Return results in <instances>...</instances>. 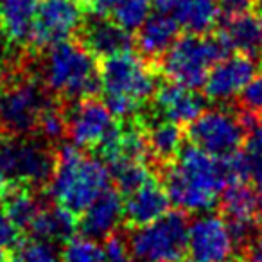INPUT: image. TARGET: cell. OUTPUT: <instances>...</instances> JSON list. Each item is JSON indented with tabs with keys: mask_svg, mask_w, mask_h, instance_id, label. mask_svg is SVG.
I'll list each match as a JSON object with an SVG mask.
<instances>
[{
	"mask_svg": "<svg viewBox=\"0 0 262 262\" xmlns=\"http://www.w3.org/2000/svg\"><path fill=\"white\" fill-rule=\"evenodd\" d=\"M250 169L243 153L214 157L201 147L182 146L176 164L164 167V187L172 205L182 212H208L217 203V194L233 182H246Z\"/></svg>",
	"mask_w": 262,
	"mask_h": 262,
	"instance_id": "obj_1",
	"label": "cell"
},
{
	"mask_svg": "<svg viewBox=\"0 0 262 262\" xmlns=\"http://www.w3.org/2000/svg\"><path fill=\"white\" fill-rule=\"evenodd\" d=\"M110 171L101 158L88 157L81 147L65 144L56 151L49 180V196L56 205L79 215L102 190L108 189Z\"/></svg>",
	"mask_w": 262,
	"mask_h": 262,
	"instance_id": "obj_2",
	"label": "cell"
},
{
	"mask_svg": "<svg viewBox=\"0 0 262 262\" xmlns=\"http://www.w3.org/2000/svg\"><path fill=\"white\" fill-rule=\"evenodd\" d=\"M40 63L43 88L63 101L76 102L101 92L97 58L77 40H63L45 49Z\"/></svg>",
	"mask_w": 262,
	"mask_h": 262,
	"instance_id": "obj_3",
	"label": "cell"
},
{
	"mask_svg": "<svg viewBox=\"0 0 262 262\" xmlns=\"http://www.w3.org/2000/svg\"><path fill=\"white\" fill-rule=\"evenodd\" d=\"M228 54L219 36L192 34L176 38L174 43L160 56V72L171 83L198 90L205 84L208 70Z\"/></svg>",
	"mask_w": 262,
	"mask_h": 262,
	"instance_id": "obj_4",
	"label": "cell"
},
{
	"mask_svg": "<svg viewBox=\"0 0 262 262\" xmlns=\"http://www.w3.org/2000/svg\"><path fill=\"white\" fill-rule=\"evenodd\" d=\"M187 228L189 219L182 210H167L147 225L133 226L126 241L131 262H183L187 257Z\"/></svg>",
	"mask_w": 262,
	"mask_h": 262,
	"instance_id": "obj_5",
	"label": "cell"
},
{
	"mask_svg": "<svg viewBox=\"0 0 262 262\" xmlns=\"http://www.w3.org/2000/svg\"><path fill=\"white\" fill-rule=\"evenodd\" d=\"M101 92L104 97H122L142 104L157 92V72L151 63L131 51L102 58L99 65Z\"/></svg>",
	"mask_w": 262,
	"mask_h": 262,
	"instance_id": "obj_6",
	"label": "cell"
},
{
	"mask_svg": "<svg viewBox=\"0 0 262 262\" xmlns=\"http://www.w3.org/2000/svg\"><path fill=\"white\" fill-rule=\"evenodd\" d=\"M56 153L47 142L15 137L0 142V171L15 183L41 187L54 171Z\"/></svg>",
	"mask_w": 262,
	"mask_h": 262,
	"instance_id": "obj_7",
	"label": "cell"
},
{
	"mask_svg": "<svg viewBox=\"0 0 262 262\" xmlns=\"http://www.w3.org/2000/svg\"><path fill=\"white\" fill-rule=\"evenodd\" d=\"M248 126L243 115L228 110H205L189 122L187 137L190 144L214 157H230L243 147Z\"/></svg>",
	"mask_w": 262,
	"mask_h": 262,
	"instance_id": "obj_8",
	"label": "cell"
},
{
	"mask_svg": "<svg viewBox=\"0 0 262 262\" xmlns=\"http://www.w3.org/2000/svg\"><path fill=\"white\" fill-rule=\"evenodd\" d=\"M49 102L41 84L31 79L13 83L0 94V127L15 137L31 135Z\"/></svg>",
	"mask_w": 262,
	"mask_h": 262,
	"instance_id": "obj_9",
	"label": "cell"
},
{
	"mask_svg": "<svg viewBox=\"0 0 262 262\" xmlns=\"http://www.w3.org/2000/svg\"><path fill=\"white\" fill-rule=\"evenodd\" d=\"M83 20L84 8L79 0H38L29 41L34 49L45 51L76 34Z\"/></svg>",
	"mask_w": 262,
	"mask_h": 262,
	"instance_id": "obj_10",
	"label": "cell"
},
{
	"mask_svg": "<svg viewBox=\"0 0 262 262\" xmlns=\"http://www.w3.org/2000/svg\"><path fill=\"white\" fill-rule=\"evenodd\" d=\"M233 237L221 215L203 212L187 228V258L190 262H221L232 255Z\"/></svg>",
	"mask_w": 262,
	"mask_h": 262,
	"instance_id": "obj_11",
	"label": "cell"
},
{
	"mask_svg": "<svg viewBox=\"0 0 262 262\" xmlns=\"http://www.w3.org/2000/svg\"><path fill=\"white\" fill-rule=\"evenodd\" d=\"M115 126V117L95 97L76 101L72 110L67 112V135L81 149H95Z\"/></svg>",
	"mask_w": 262,
	"mask_h": 262,
	"instance_id": "obj_12",
	"label": "cell"
},
{
	"mask_svg": "<svg viewBox=\"0 0 262 262\" xmlns=\"http://www.w3.org/2000/svg\"><path fill=\"white\" fill-rule=\"evenodd\" d=\"M221 214L225 217L233 243H244L258 228V217L262 215V198L257 189L246 182H233L223 189Z\"/></svg>",
	"mask_w": 262,
	"mask_h": 262,
	"instance_id": "obj_13",
	"label": "cell"
},
{
	"mask_svg": "<svg viewBox=\"0 0 262 262\" xmlns=\"http://www.w3.org/2000/svg\"><path fill=\"white\" fill-rule=\"evenodd\" d=\"M255 61L251 56L233 52L212 65L205 79V95L212 101H228L239 95L246 83L255 76Z\"/></svg>",
	"mask_w": 262,
	"mask_h": 262,
	"instance_id": "obj_14",
	"label": "cell"
},
{
	"mask_svg": "<svg viewBox=\"0 0 262 262\" xmlns=\"http://www.w3.org/2000/svg\"><path fill=\"white\" fill-rule=\"evenodd\" d=\"M76 34L79 38L77 41L86 47L95 58H106L117 52L131 51L135 45L129 31L122 29L119 24L106 16L90 15L86 22H81Z\"/></svg>",
	"mask_w": 262,
	"mask_h": 262,
	"instance_id": "obj_15",
	"label": "cell"
},
{
	"mask_svg": "<svg viewBox=\"0 0 262 262\" xmlns=\"http://www.w3.org/2000/svg\"><path fill=\"white\" fill-rule=\"evenodd\" d=\"M83 217L77 221L83 235L92 239H106L112 235L124 219V200L117 189H106L84 208Z\"/></svg>",
	"mask_w": 262,
	"mask_h": 262,
	"instance_id": "obj_16",
	"label": "cell"
},
{
	"mask_svg": "<svg viewBox=\"0 0 262 262\" xmlns=\"http://www.w3.org/2000/svg\"><path fill=\"white\" fill-rule=\"evenodd\" d=\"M155 106L162 119L172 120L176 124H189L200 117L207 108L205 95L198 94L192 88H185L169 81L155 92Z\"/></svg>",
	"mask_w": 262,
	"mask_h": 262,
	"instance_id": "obj_17",
	"label": "cell"
},
{
	"mask_svg": "<svg viewBox=\"0 0 262 262\" xmlns=\"http://www.w3.org/2000/svg\"><path fill=\"white\" fill-rule=\"evenodd\" d=\"M124 201V219L129 226H140L162 217L171 207L164 183L151 176L146 183L126 194Z\"/></svg>",
	"mask_w": 262,
	"mask_h": 262,
	"instance_id": "obj_18",
	"label": "cell"
},
{
	"mask_svg": "<svg viewBox=\"0 0 262 262\" xmlns=\"http://www.w3.org/2000/svg\"><path fill=\"white\" fill-rule=\"evenodd\" d=\"M180 26L171 15L155 13L137 29L135 45L144 58L158 59L178 38Z\"/></svg>",
	"mask_w": 262,
	"mask_h": 262,
	"instance_id": "obj_19",
	"label": "cell"
},
{
	"mask_svg": "<svg viewBox=\"0 0 262 262\" xmlns=\"http://www.w3.org/2000/svg\"><path fill=\"white\" fill-rule=\"evenodd\" d=\"M228 52H241V54L253 56L262 49V29L257 15L237 16L232 20H225V26L217 33Z\"/></svg>",
	"mask_w": 262,
	"mask_h": 262,
	"instance_id": "obj_20",
	"label": "cell"
},
{
	"mask_svg": "<svg viewBox=\"0 0 262 262\" xmlns=\"http://www.w3.org/2000/svg\"><path fill=\"white\" fill-rule=\"evenodd\" d=\"M38 0H0V29L15 45L29 41Z\"/></svg>",
	"mask_w": 262,
	"mask_h": 262,
	"instance_id": "obj_21",
	"label": "cell"
},
{
	"mask_svg": "<svg viewBox=\"0 0 262 262\" xmlns=\"http://www.w3.org/2000/svg\"><path fill=\"white\" fill-rule=\"evenodd\" d=\"M31 237L49 243H65L76 233L77 230V215L67 208L54 205L51 208H41L36 217L27 226Z\"/></svg>",
	"mask_w": 262,
	"mask_h": 262,
	"instance_id": "obj_22",
	"label": "cell"
},
{
	"mask_svg": "<svg viewBox=\"0 0 262 262\" xmlns=\"http://www.w3.org/2000/svg\"><path fill=\"white\" fill-rule=\"evenodd\" d=\"M146 131L147 153L153 162L165 167L167 164L174 162L178 151L183 146V129L180 124L167 119L153 120L149 126L144 127Z\"/></svg>",
	"mask_w": 262,
	"mask_h": 262,
	"instance_id": "obj_23",
	"label": "cell"
},
{
	"mask_svg": "<svg viewBox=\"0 0 262 262\" xmlns=\"http://www.w3.org/2000/svg\"><path fill=\"white\" fill-rule=\"evenodd\" d=\"M178 22L180 29L192 34H207L217 22V4L215 0H178L171 13Z\"/></svg>",
	"mask_w": 262,
	"mask_h": 262,
	"instance_id": "obj_24",
	"label": "cell"
},
{
	"mask_svg": "<svg viewBox=\"0 0 262 262\" xmlns=\"http://www.w3.org/2000/svg\"><path fill=\"white\" fill-rule=\"evenodd\" d=\"M41 210L40 200L34 194L33 187L15 183L11 192L4 200V214L18 226L20 230L27 228L36 214Z\"/></svg>",
	"mask_w": 262,
	"mask_h": 262,
	"instance_id": "obj_25",
	"label": "cell"
},
{
	"mask_svg": "<svg viewBox=\"0 0 262 262\" xmlns=\"http://www.w3.org/2000/svg\"><path fill=\"white\" fill-rule=\"evenodd\" d=\"M115 180V187L120 194H129L139 189L142 183L151 178V171L147 169L146 162L139 160H122L110 165L108 169Z\"/></svg>",
	"mask_w": 262,
	"mask_h": 262,
	"instance_id": "obj_26",
	"label": "cell"
},
{
	"mask_svg": "<svg viewBox=\"0 0 262 262\" xmlns=\"http://www.w3.org/2000/svg\"><path fill=\"white\" fill-rule=\"evenodd\" d=\"M61 262H104L102 246L92 237H70L61 250Z\"/></svg>",
	"mask_w": 262,
	"mask_h": 262,
	"instance_id": "obj_27",
	"label": "cell"
},
{
	"mask_svg": "<svg viewBox=\"0 0 262 262\" xmlns=\"http://www.w3.org/2000/svg\"><path fill=\"white\" fill-rule=\"evenodd\" d=\"M34 133H38L47 144L59 142L67 135V112L54 102H49L41 112Z\"/></svg>",
	"mask_w": 262,
	"mask_h": 262,
	"instance_id": "obj_28",
	"label": "cell"
},
{
	"mask_svg": "<svg viewBox=\"0 0 262 262\" xmlns=\"http://www.w3.org/2000/svg\"><path fill=\"white\" fill-rule=\"evenodd\" d=\"M151 0H124L110 18L126 31H137L151 15Z\"/></svg>",
	"mask_w": 262,
	"mask_h": 262,
	"instance_id": "obj_29",
	"label": "cell"
},
{
	"mask_svg": "<svg viewBox=\"0 0 262 262\" xmlns=\"http://www.w3.org/2000/svg\"><path fill=\"white\" fill-rule=\"evenodd\" d=\"M243 146V157L250 169V178L258 180L262 176V122H255L248 129Z\"/></svg>",
	"mask_w": 262,
	"mask_h": 262,
	"instance_id": "obj_30",
	"label": "cell"
},
{
	"mask_svg": "<svg viewBox=\"0 0 262 262\" xmlns=\"http://www.w3.org/2000/svg\"><path fill=\"white\" fill-rule=\"evenodd\" d=\"M18 262H61V251L54 243L31 237L27 243H20Z\"/></svg>",
	"mask_w": 262,
	"mask_h": 262,
	"instance_id": "obj_31",
	"label": "cell"
},
{
	"mask_svg": "<svg viewBox=\"0 0 262 262\" xmlns=\"http://www.w3.org/2000/svg\"><path fill=\"white\" fill-rule=\"evenodd\" d=\"M241 112L253 115L255 119H262V74L253 76L246 83V86L239 92Z\"/></svg>",
	"mask_w": 262,
	"mask_h": 262,
	"instance_id": "obj_32",
	"label": "cell"
},
{
	"mask_svg": "<svg viewBox=\"0 0 262 262\" xmlns=\"http://www.w3.org/2000/svg\"><path fill=\"white\" fill-rule=\"evenodd\" d=\"M215 4H217L219 16L223 20H232L253 13L257 0H215Z\"/></svg>",
	"mask_w": 262,
	"mask_h": 262,
	"instance_id": "obj_33",
	"label": "cell"
},
{
	"mask_svg": "<svg viewBox=\"0 0 262 262\" xmlns=\"http://www.w3.org/2000/svg\"><path fill=\"white\" fill-rule=\"evenodd\" d=\"M102 251H104V262H131L127 243L124 241L122 235H119L115 232L106 237Z\"/></svg>",
	"mask_w": 262,
	"mask_h": 262,
	"instance_id": "obj_34",
	"label": "cell"
},
{
	"mask_svg": "<svg viewBox=\"0 0 262 262\" xmlns=\"http://www.w3.org/2000/svg\"><path fill=\"white\" fill-rule=\"evenodd\" d=\"M22 237H20V228L4 214L0 212V251H11L20 246Z\"/></svg>",
	"mask_w": 262,
	"mask_h": 262,
	"instance_id": "obj_35",
	"label": "cell"
},
{
	"mask_svg": "<svg viewBox=\"0 0 262 262\" xmlns=\"http://www.w3.org/2000/svg\"><path fill=\"white\" fill-rule=\"evenodd\" d=\"M244 262H262V226H258L246 241H244L243 250Z\"/></svg>",
	"mask_w": 262,
	"mask_h": 262,
	"instance_id": "obj_36",
	"label": "cell"
},
{
	"mask_svg": "<svg viewBox=\"0 0 262 262\" xmlns=\"http://www.w3.org/2000/svg\"><path fill=\"white\" fill-rule=\"evenodd\" d=\"M13 185H15V182L9 180L4 172L0 171V203H4V200L8 198V194L11 192Z\"/></svg>",
	"mask_w": 262,
	"mask_h": 262,
	"instance_id": "obj_37",
	"label": "cell"
},
{
	"mask_svg": "<svg viewBox=\"0 0 262 262\" xmlns=\"http://www.w3.org/2000/svg\"><path fill=\"white\" fill-rule=\"evenodd\" d=\"M255 15H257L258 22H260V29H262V0H257V6H255Z\"/></svg>",
	"mask_w": 262,
	"mask_h": 262,
	"instance_id": "obj_38",
	"label": "cell"
},
{
	"mask_svg": "<svg viewBox=\"0 0 262 262\" xmlns=\"http://www.w3.org/2000/svg\"><path fill=\"white\" fill-rule=\"evenodd\" d=\"M221 262H244V260H243V257H235V255H230V257H226L225 260H221Z\"/></svg>",
	"mask_w": 262,
	"mask_h": 262,
	"instance_id": "obj_39",
	"label": "cell"
},
{
	"mask_svg": "<svg viewBox=\"0 0 262 262\" xmlns=\"http://www.w3.org/2000/svg\"><path fill=\"white\" fill-rule=\"evenodd\" d=\"M255 183H257V192H258V196L262 198V176L258 180H255Z\"/></svg>",
	"mask_w": 262,
	"mask_h": 262,
	"instance_id": "obj_40",
	"label": "cell"
},
{
	"mask_svg": "<svg viewBox=\"0 0 262 262\" xmlns=\"http://www.w3.org/2000/svg\"><path fill=\"white\" fill-rule=\"evenodd\" d=\"M8 260V253L6 251H0V262H6Z\"/></svg>",
	"mask_w": 262,
	"mask_h": 262,
	"instance_id": "obj_41",
	"label": "cell"
},
{
	"mask_svg": "<svg viewBox=\"0 0 262 262\" xmlns=\"http://www.w3.org/2000/svg\"><path fill=\"white\" fill-rule=\"evenodd\" d=\"M2 90H4V88H2V81H0V94H2Z\"/></svg>",
	"mask_w": 262,
	"mask_h": 262,
	"instance_id": "obj_42",
	"label": "cell"
},
{
	"mask_svg": "<svg viewBox=\"0 0 262 262\" xmlns=\"http://www.w3.org/2000/svg\"><path fill=\"white\" fill-rule=\"evenodd\" d=\"M258 65H260V69H262V56H260V61H258Z\"/></svg>",
	"mask_w": 262,
	"mask_h": 262,
	"instance_id": "obj_43",
	"label": "cell"
},
{
	"mask_svg": "<svg viewBox=\"0 0 262 262\" xmlns=\"http://www.w3.org/2000/svg\"><path fill=\"white\" fill-rule=\"evenodd\" d=\"M0 135H2V127H0Z\"/></svg>",
	"mask_w": 262,
	"mask_h": 262,
	"instance_id": "obj_44",
	"label": "cell"
},
{
	"mask_svg": "<svg viewBox=\"0 0 262 262\" xmlns=\"http://www.w3.org/2000/svg\"><path fill=\"white\" fill-rule=\"evenodd\" d=\"M6 262H9V260H6ZM15 262H18V260H15Z\"/></svg>",
	"mask_w": 262,
	"mask_h": 262,
	"instance_id": "obj_45",
	"label": "cell"
}]
</instances>
